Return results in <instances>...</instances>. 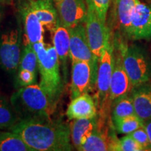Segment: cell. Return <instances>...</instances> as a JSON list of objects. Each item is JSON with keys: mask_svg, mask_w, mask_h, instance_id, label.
<instances>
[{"mask_svg": "<svg viewBox=\"0 0 151 151\" xmlns=\"http://www.w3.org/2000/svg\"><path fill=\"white\" fill-rule=\"evenodd\" d=\"M86 1L87 17L84 23L87 37L92 51L99 59L107 41L111 37V33L106 23H104L98 17L92 0H86Z\"/></svg>", "mask_w": 151, "mask_h": 151, "instance_id": "6", "label": "cell"}, {"mask_svg": "<svg viewBox=\"0 0 151 151\" xmlns=\"http://www.w3.org/2000/svg\"><path fill=\"white\" fill-rule=\"evenodd\" d=\"M10 103L20 120L50 119L55 108L37 83L18 88L11 97Z\"/></svg>", "mask_w": 151, "mask_h": 151, "instance_id": "2", "label": "cell"}, {"mask_svg": "<svg viewBox=\"0 0 151 151\" xmlns=\"http://www.w3.org/2000/svg\"><path fill=\"white\" fill-rule=\"evenodd\" d=\"M15 87L17 89L36 83L37 73L27 69H18Z\"/></svg>", "mask_w": 151, "mask_h": 151, "instance_id": "27", "label": "cell"}, {"mask_svg": "<svg viewBox=\"0 0 151 151\" xmlns=\"http://www.w3.org/2000/svg\"><path fill=\"white\" fill-rule=\"evenodd\" d=\"M69 32L70 35L69 58L71 62L88 61L92 65L98 66L99 59L90 48L83 23L69 28Z\"/></svg>", "mask_w": 151, "mask_h": 151, "instance_id": "9", "label": "cell"}, {"mask_svg": "<svg viewBox=\"0 0 151 151\" xmlns=\"http://www.w3.org/2000/svg\"><path fill=\"white\" fill-rule=\"evenodd\" d=\"M127 37L132 40L151 39V5L138 1L132 14Z\"/></svg>", "mask_w": 151, "mask_h": 151, "instance_id": "12", "label": "cell"}, {"mask_svg": "<svg viewBox=\"0 0 151 151\" xmlns=\"http://www.w3.org/2000/svg\"><path fill=\"white\" fill-rule=\"evenodd\" d=\"M11 2V0H0V4H9Z\"/></svg>", "mask_w": 151, "mask_h": 151, "instance_id": "31", "label": "cell"}, {"mask_svg": "<svg viewBox=\"0 0 151 151\" xmlns=\"http://www.w3.org/2000/svg\"><path fill=\"white\" fill-rule=\"evenodd\" d=\"M51 35L52 46L55 49L59 58L60 67H62L64 80H67V62L69 58L70 35L69 29L58 23L55 27L50 31Z\"/></svg>", "mask_w": 151, "mask_h": 151, "instance_id": "14", "label": "cell"}, {"mask_svg": "<svg viewBox=\"0 0 151 151\" xmlns=\"http://www.w3.org/2000/svg\"><path fill=\"white\" fill-rule=\"evenodd\" d=\"M10 131L20 135L33 151L73 150L69 126L50 119L20 120Z\"/></svg>", "mask_w": 151, "mask_h": 151, "instance_id": "1", "label": "cell"}, {"mask_svg": "<svg viewBox=\"0 0 151 151\" xmlns=\"http://www.w3.org/2000/svg\"><path fill=\"white\" fill-rule=\"evenodd\" d=\"M38 58V69L40 73L39 86L44 90L55 107L63 88L60 73V63L54 46L44 41L33 44Z\"/></svg>", "mask_w": 151, "mask_h": 151, "instance_id": "3", "label": "cell"}, {"mask_svg": "<svg viewBox=\"0 0 151 151\" xmlns=\"http://www.w3.org/2000/svg\"><path fill=\"white\" fill-rule=\"evenodd\" d=\"M37 69L38 58L33 45L24 42L18 69H27L37 73Z\"/></svg>", "mask_w": 151, "mask_h": 151, "instance_id": "24", "label": "cell"}, {"mask_svg": "<svg viewBox=\"0 0 151 151\" xmlns=\"http://www.w3.org/2000/svg\"><path fill=\"white\" fill-rule=\"evenodd\" d=\"M28 2L43 27L50 31L58 25L59 17L53 0H28Z\"/></svg>", "mask_w": 151, "mask_h": 151, "instance_id": "16", "label": "cell"}, {"mask_svg": "<svg viewBox=\"0 0 151 151\" xmlns=\"http://www.w3.org/2000/svg\"><path fill=\"white\" fill-rule=\"evenodd\" d=\"M98 125L97 117L73 120L69 126L73 146L77 150L84 144Z\"/></svg>", "mask_w": 151, "mask_h": 151, "instance_id": "17", "label": "cell"}, {"mask_svg": "<svg viewBox=\"0 0 151 151\" xmlns=\"http://www.w3.org/2000/svg\"><path fill=\"white\" fill-rule=\"evenodd\" d=\"M19 12L21 16L24 33V42L31 44L43 41V25L32 9L29 2H23L19 7Z\"/></svg>", "mask_w": 151, "mask_h": 151, "instance_id": "13", "label": "cell"}, {"mask_svg": "<svg viewBox=\"0 0 151 151\" xmlns=\"http://www.w3.org/2000/svg\"><path fill=\"white\" fill-rule=\"evenodd\" d=\"M132 138L135 139L139 144L141 145L145 150H150V142L145 126L135 130L134 132L129 134Z\"/></svg>", "mask_w": 151, "mask_h": 151, "instance_id": "28", "label": "cell"}, {"mask_svg": "<svg viewBox=\"0 0 151 151\" xmlns=\"http://www.w3.org/2000/svg\"><path fill=\"white\" fill-rule=\"evenodd\" d=\"M136 115L143 120L151 119V86L147 83L134 88L132 95Z\"/></svg>", "mask_w": 151, "mask_h": 151, "instance_id": "19", "label": "cell"}, {"mask_svg": "<svg viewBox=\"0 0 151 151\" xmlns=\"http://www.w3.org/2000/svg\"><path fill=\"white\" fill-rule=\"evenodd\" d=\"M92 2L98 17L104 23H106L111 0H92Z\"/></svg>", "mask_w": 151, "mask_h": 151, "instance_id": "29", "label": "cell"}, {"mask_svg": "<svg viewBox=\"0 0 151 151\" xmlns=\"http://www.w3.org/2000/svg\"><path fill=\"white\" fill-rule=\"evenodd\" d=\"M111 106L113 107V121L124 117L136 115L133 100L132 97L128 95L118 99Z\"/></svg>", "mask_w": 151, "mask_h": 151, "instance_id": "23", "label": "cell"}, {"mask_svg": "<svg viewBox=\"0 0 151 151\" xmlns=\"http://www.w3.org/2000/svg\"><path fill=\"white\" fill-rule=\"evenodd\" d=\"M97 105L89 93H84L71 99L67 110L69 120L92 118L97 117Z\"/></svg>", "mask_w": 151, "mask_h": 151, "instance_id": "15", "label": "cell"}, {"mask_svg": "<svg viewBox=\"0 0 151 151\" xmlns=\"http://www.w3.org/2000/svg\"><path fill=\"white\" fill-rule=\"evenodd\" d=\"M114 43L111 41V37L106 44L102 53L99 58L96 81L95 99L97 107L99 109L101 118H106L111 108L109 101L111 77L114 67Z\"/></svg>", "mask_w": 151, "mask_h": 151, "instance_id": "4", "label": "cell"}, {"mask_svg": "<svg viewBox=\"0 0 151 151\" xmlns=\"http://www.w3.org/2000/svg\"><path fill=\"white\" fill-rule=\"evenodd\" d=\"M144 126L147 132H148L149 139H150V146H151V119L150 120H148V121L144 122ZM150 150H151V147H150Z\"/></svg>", "mask_w": 151, "mask_h": 151, "instance_id": "30", "label": "cell"}, {"mask_svg": "<svg viewBox=\"0 0 151 151\" xmlns=\"http://www.w3.org/2000/svg\"><path fill=\"white\" fill-rule=\"evenodd\" d=\"M113 150L118 151H142L143 147L139 144L130 134H127L121 139H118Z\"/></svg>", "mask_w": 151, "mask_h": 151, "instance_id": "26", "label": "cell"}, {"mask_svg": "<svg viewBox=\"0 0 151 151\" xmlns=\"http://www.w3.org/2000/svg\"><path fill=\"white\" fill-rule=\"evenodd\" d=\"M113 123L117 132L124 134H129L144 126V122L136 115L118 119L114 120Z\"/></svg>", "mask_w": 151, "mask_h": 151, "instance_id": "25", "label": "cell"}, {"mask_svg": "<svg viewBox=\"0 0 151 151\" xmlns=\"http://www.w3.org/2000/svg\"><path fill=\"white\" fill-rule=\"evenodd\" d=\"M132 89L133 86L124 68L121 54L117 48L116 51L114 50V67L110 86L111 106L118 99L128 95Z\"/></svg>", "mask_w": 151, "mask_h": 151, "instance_id": "11", "label": "cell"}, {"mask_svg": "<svg viewBox=\"0 0 151 151\" xmlns=\"http://www.w3.org/2000/svg\"><path fill=\"white\" fill-rule=\"evenodd\" d=\"M98 66L88 61L71 62V99L88 93L96 87Z\"/></svg>", "mask_w": 151, "mask_h": 151, "instance_id": "8", "label": "cell"}, {"mask_svg": "<svg viewBox=\"0 0 151 151\" xmlns=\"http://www.w3.org/2000/svg\"><path fill=\"white\" fill-rule=\"evenodd\" d=\"M123 66L134 88L147 83L151 78V62L146 52L136 45L118 43Z\"/></svg>", "mask_w": 151, "mask_h": 151, "instance_id": "5", "label": "cell"}, {"mask_svg": "<svg viewBox=\"0 0 151 151\" xmlns=\"http://www.w3.org/2000/svg\"><path fill=\"white\" fill-rule=\"evenodd\" d=\"M60 23L64 27H73L84 23L87 17L86 0H53Z\"/></svg>", "mask_w": 151, "mask_h": 151, "instance_id": "10", "label": "cell"}, {"mask_svg": "<svg viewBox=\"0 0 151 151\" xmlns=\"http://www.w3.org/2000/svg\"><path fill=\"white\" fill-rule=\"evenodd\" d=\"M139 0H114L113 17L117 27L128 37L131 18L136 5Z\"/></svg>", "mask_w": 151, "mask_h": 151, "instance_id": "18", "label": "cell"}, {"mask_svg": "<svg viewBox=\"0 0 151 151\" xmlns=\"http://www.w3.org/2000/svg\"><path fill=\"white\" fill-rule=\"evenodd\" d=\"M3 16V9L2 6H1V4H0V22H1V19H2Z\"/></svg>", "mask_w": 151, "mask_h": 151, "instance_id": "32", "label": "cell"}, {"mask_svg": "<svg viewBox=\"0 0 151 151\" xmlns=\"http://www.w3.org/2000/svg\"><path fill=\"white\" fill-rule=\"evenodd\" d=\"M21 31L11 29L0 36V67L8 73L18 71L21 57Z\"/></svg>", "mask_w": 151, "mask_h": 151, "instance_id": "7", "label": "cell"}, {"mask_svg": "<svg viewBox=\"0 0 151 151\" xmlns=\"http://www.w3.org/2000/svg\"><path fill=\"white\" fill-rule=\"evenodd\" d=\"M0 151H33L20 135L14 132L0 131Z\"/></svg>", "mask_w": 151, "mask_h": 151, "instance_id": "20", "label": "cell"}, {"mask_svg": "<svg viewBox=\"0 0 151 151\" xmlns=\"http://www.w3.org/2000/svg\"><path fill=\"white\" fill-rule=\"evenodd\" d=\"M11 103L4 98L0 97V129H10L20 121Z\"/></svg>", "mask_w": 151, "mask_h": 151, "instance_id": "22", "label": "cell"}, {"mask_svg": "<svg viewBox=\"0 0 151 151\" xmlns=\"http://www.w3.org/2000/svg\"><path fill=\"white\" fill-rule=\"evenodd\" d=\"M110 150L109 137L101 132L99 126L94 130L79 151H107Z\"/></svg>", "mask_w": 151, "mask_h": 151, "instance_id": "21", "label": "cell"}]
</instances>
